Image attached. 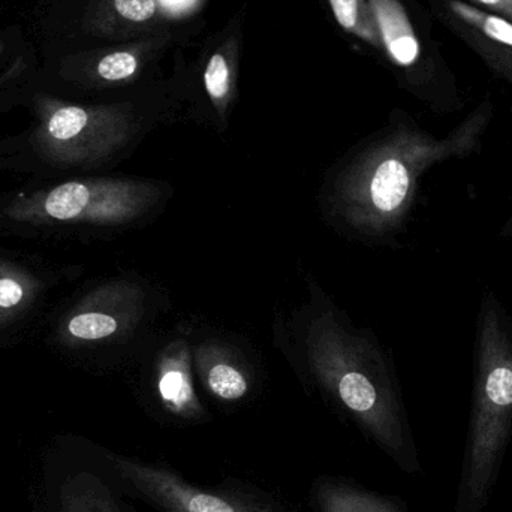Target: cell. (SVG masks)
<instances>
[{
    "label": "cell",
    "instance_id": "cell-18",
    "mask_svg": "<svg viewBox=\"0 0 512 512\" xmlns=\"http://www.w3.org/2000/svg\"><path fill=\"white\" fill-rule=\"evenodd\" d=\"M472 2L480 3V5L492 9L493 14L501 15V17L512 21V0H472Z\"/></svg>",
    "mask_w": 512,
    "mask_h": 512
},
{
    "label": "cell",
    "instance_id": "cell-2",
    "mask_svg": "<svg viewBox=\"0 0 512 512\" xmlns=\"http://www.w3.org/2000/svg\"><path fill=\"white\" fill-rule=\"evenodd\" d=\"M150 183L80 176L21 183L0 194V236L62 240L141 221L158 201Z\"/></svg>",
    "mask_w": 512,
    "mask_h": 512
},
{
    "label": "cell",
    "instance_id": "cell-17",
    "mask_svg": "<svg viewBox=\"0 0 512 512\" xmlns=\"http://www.w3.org/2000/svg\"><path fill=\"white\" fill-rule=\"evenodd\" d=\"M336 20L345 29L355 26L358 15V0H330Z\"/></svg>",
    "mask_w": 512,
    "mask_h": 512
},
{
    "label": "cell",
    "instance_id": "cell-13",
    "mask_svg": "<svg viewBox=\"0 0 512 512\" xmlns=\"http://www.w3.org/2000/svg\"><path fill=\"white\" fill-rule=\"evenodd\" d=\"M137 68V57L134 54L128 53V51H116V53L108 54L99 60L96 74L101 77V80L116 83V81H123L134 75Z\"/></svg>",
    "mask_w": 512,
    "mask_h": 512
},
{
    "label": "cell",
    "instance_id": "cell-14",
    "mask_svg": "<svg viewBox=\"0 0 512 512\" xmlns=\"http://www.w3.org/2000/svg\"><path fill=\"white\" fill-rule=\"evenodd\" d=\"M483 393L490 399L512 405V369L498 366L487 375Z\"/></svg>",
    "mask_w": 512,
    "mask_h": 512
},
{
    "label": "cell",
    "instance_id": "cell-16",
    "mask_svg": "<svg viewBox=\"0 0 512 512\" xmlns=\"http://www.w3.org/2000/svg\"><path fill=\"white\" fill-rule=\"evenodd\" d=\"M114 9L126 20L143 23L155 15V0H114Z\"/></svg>",
    "mask_w": 512,
    "mask_h": 512
},
{
    "label": "cell",
    "instance_id": "cell-6",
    "mask_svg": "<svg viewBox=\"0 0 512 512\" xmlns=\"http://www.w3.org/2000/svg\"><path fill=\"white\" fill-rule=\"evenodd\" d=\"M411 176L408 167L397 158H385L370 170L355 198L364 200V207L376 215L387 216L397 212L408 197Z\"/></svg>",
    "mask_w": 512,
    "mask_h": 512
},
{
    "label": "cell",
    "instance_id": "cell-1",
    "mask_svg": "<svg viewBox=\"0 0 512 512\" xmlns=\"http://www.w3.org/2000/svg\"><path fill=\"white\" fill-rule=\"evenodd\" d=\"M30 110V128L0 140V176L21 183L87 176L117 161L128 143L125 123L110 108L38 93Z\"/></svg>",
    "mask_w": 512,
    "mask_h": 512
},
{
    "label": "cell",
    "instance_id": "cell-12",
    "mask_svg": "<svg viewBox=\"0 0 512 512\" xmlns=\"http://www.w3.org/2000/svg\"><path fill=\"white\" fill-rule=\"evenodd\" d=\"M207 387L219 399L236 402L248 393V381L236 367L227 363H218L207 370Z\"/></svg>",
    "mask_w": 512,
    "mask_h": 512
},
{
    "label": "cell",
    "instance_id": "cell-9",
    "mask_svg": "<svg viewBox=\"0 0 512 512\" xmlns=\"http://www.w3.org/2000/svg\"><path fill=\"white\" fill-rule=\"evenodd\" d=\"M59 512H122L116 501L98 480L77 477L60 492Z\"/></svg>",
    "mask_w": 512,
    "mask_h": 512
},
{
    "label": "cell",
    "instance_id": "cell-15",
    "mask_svg": "<svg viewBox=\"0 0 512 512\" xmlns=\"http://www.w3.org/2000/svg\"><path fill=\"white\" fill-rule=\"evenodd\" d=\"M206 89L213 99H222L230 90V71L221 54H215L206 69Z\"/></svg>",
    "mask_w": 512,
    "mask_h": 512
},
{
    "label": "cell",
    "instance_id": "cell-19",
    "mask_svg": "<svg viewBox=\"0 0 512 512\" xmlns=\"http://www.w3.org/2000/svg\"><path fill=\"white\" fill-rule=\"evenodd\" d=\"M3 51H5V44H3L2 41H0V54H2Z\"/></svg>",
    "mask_w": 512,
    "mask_h": 512
},
{
    "label": "cell",
    "instance_id": "cell-5",
    "mask_svg": "<svg viewBox=\"0 0 512 512\" xmlns=\"http://www.w3.org/2000/svg\"><path fill=\"white\" fill-rule=\"evenodd\" d=\"M117 471L138 493L165 512H270L254 504L192 486L170 469L113 457Z\"/></svg>",
    "mask_w": 512,
    "mask_h": 512
},
{
    "label": "cell",
    "instance_id": "cell-10",
    "mask_svg": "<svg viewBox=\"0 0 512 512\" xmlns=\"http://www.w3.org/2000/svg\"><path fill=\"white\" fill-rule=\"evenodd\" d=\"M162 403L179 417L192 418L200 411V403L192 387L191 376L186 367L171 364L162 370L158 381Z\"/></svg>",
    "mask_w": 512,
    "mask_h": 512
},
{
    "label": "cell",
    "instance_id": "cell-3",
    "mask_svg": "<svg viewBox=\"0 0 512 512\" xmlns=\"http://www.w3.org/2000/svg\"><path fill=\"white\" fill-rule=\"evenodd\" d=\"M134 321L132 295L122 282L95 286L63 304L47 324L48 346L62 355L83 354L119 339Z\"/></svg>",
    "mask_w": 512,
    "mask_h": 512
},
{
    "label": "cell",
    "instance_id": "cell-8",
    "mask_svg": "<svg viewBox=\"0 0 512 512\" xmlns=\"http://www.w3.org/2000/svg\"><path fill=\"white\" fill-rule=\"evenodd\" d=\"M315 493L321 512H400L388 499L336 481H322Z\"/></svg>",
    "mask_w": 512,
    "mask_h": 512
},
{
    "label": "cell",
    "instance_id": "cell-7",
    "mask_svg": "<svg viewBox=\"0 0 512 512\" xmlns=\"http://www.w3.org/2000/svg\"><path fill=\"white\" fill-rule=\"evenodd\" d=\"M376 11L391 57L399 65H414L420 56V44L402 6L394 0H378Z\"/></svg>",
    "mask_w": 512,
    "mask_h": 512
},
{
    "label": "cell",
    "instance_id": "cell-11",
    "mask_svg": "<svg viewBox=\"0 0 512 512\" xmlns=\"http://www.w3.org/2000/svg\"><path fill=\"white\" fill-rule=\"evenodd\" d=\"M448 9L463 23L499 47L512 48V21L501 15L486 12L462 0H448Z\"/></svg>",
    "mask_w": 512,
    "mask_h": 512
},
{
    "label": "cell",
    "instance_id": "cell-4",
    "mask_svg": "<svg viewBox=\"0 0 512 512\" xmlns=\"http://www.w3.org/2000/svg\"><path fill=\"white\" fill-rule=\"evenodd\" d=\"M69 268L0 249V346L23 334L48 295L69 277Z\"/></svg>",
    "mask_w": 512,
    "mask_h": 512
}]
</instances>
